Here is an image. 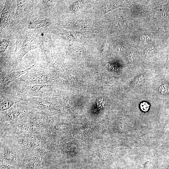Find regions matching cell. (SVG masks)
Listing matches in <instances>:
<instances>
[{"instance_id":"1","label":"cell","mask_w":169,"mask_h":169,"mask_svg":"<svg viewBox=\"0 0 169 169\" xmlns=\"http://www.w3.org/2000/svg\"><path fill=\"white\" fill-rule=\"evenodd\" d=\"M53 135L49 129L31 134L3 135L1 136L0 141L11 146L23 158L28 153L44 148L50 141Z\"/></svg>"},{"instance_id":"2","label":"cell","mask_w":169,"mask_h":169,"mask_svg":"<svg viewBox=\"0 0 169 169\" xmlns=\"http://www.w3.org/2000/svg\"><path fill=\"white\" fill-rule=\"evenodd\" d=\"M50 125L51 122L47 115L34 112L28 113L18 122L1 129V136L34 133L50 129Z\"/></svg>"},{"instance_id":"3","label":"cell","mask_w":169,"mask_h":169,"mask_svg":"<svg viewBox=\"0 0 169 169\" xmlns=\"http://www.w3.org/2000/svg\"><path fill=\"white\" fill-rule=\"evenodd\" d=\"M48 143L44 148L27 154L23 158L21 169H41L43 159L50 152Z\"/></svg>"},{"instance_id":"4","label":"cell","mask_w":169,"mask_h":169,"mask_svg":"<svg viewBox=\"0 0 169 169\" xmlns=\"http://www.w3.org/2000/svg\"><path fill=\"white\" fill-rule=\"evenodd\" d=\"M1 163L11 165H21L23 158L10 146L0 141Z\"/></svg>"},{"instance_id":"5","label":"cell","mask_w":169,"mask_h":169,"mask_svg":"<svg viewBox=\"0 0 169 169\" xmlns=\"http://www.w3.org/2000/svg\"><path fill=\"white\" fill-rule=\"evenodd\" d=\"M27 108L17 107L9 110L7 113L1 115V129L15 123L28 114Z\"/></svg>"},{"instance_id":"6","label":"cell","mask_w":169,"mask_h":169,"mask_svg":"<svg viewBox=\"0 0 169 169\" xmlns=\"http://www.w3.org/2000/svg\"><path fill=\"white\" fill-rule=\"evenodd\" d=\"M33 66L30 68L26 69L23 71L17 72L11 71L4 73V74H2L3 75L2 76L1 79L2 83L5 85H8L22 74H24L29 69L32 68Z\"/></svg>"},{"instance_id":"7","label":"cell","mask_w":169,"mask_h":169,"mask_svg":"<svg viewBox=\"0 0 169 169\" xmlns=\"http://www.w3.org/2000/svg\"><path fill=\"white\" fill-rule=\"evenodd\" d=\"M3 10L2 11L1 17V27H5L9 21L10 14V5L6 1Z\"/></svg>"},{"instance_id":"8","label":"cell","mask_w":169,"mask_h":169,"mask_svg":"<svg viewBox=\"0 0 169 169\" xmlns=\"http://www.w3.org/2000/svg\"><path fill=\"white\" fill-rule=\"evenodd\" d=\"M50 22L47 20H35L29 23L28 26L31 29L39 28L49 25Z\"/></svg>"},{"instance_id":"9","label":"cell","mask_w":169,"mask_h":169,"mask_svg":"<svg viewBox=\"0 0 169 169\" xmlns=\"http://www.w3.org/2000/svg\"><path fill=\"white\" fill-rule=\"evenodd\" d=\"M145 76L141 75L136 77L130 83V86L131 89H135L140 86L144 82Z\"/></svg>"},{"instance_id":"10","label":"cell","mask_w":169,"mask_h":169,"mask_svg":"<svg viewBox=\"0 0 169 169\" xmlns=\"http://www.w3.org/2000/svg\"><path fill=\"white\" fill-rule=\"evenodd\" d=\"M14 101L9 99H5L1 101V111H4L9 109L14 104Z\"/></svg>"},{"instance_id":"11","label":"cell","mask_w":169,"mask_h":169,"mask_svg":"<svg viewBox=\"0 0 169 169\" xmlns=\"http://www.w3.org/2000/svg\"><path fill=\"white\" fill-rule=\"evenodd\" d=\"M159 91L162 95H167L169 93V85L165 84L161 85L159 88Z\"/></svg>"},{"instance_id":"12","label":"cell","mask_w":169,"mask_h":169,"mask_svg":"<svg viewBox=\"0 0 169 169\" xmlns=\"http://www.w3.org/2000/svg\"><path fill=\"white\" fill-rule=\"evenodd\" d=\"M1 169H21V165H11L1 163Z\"/></svg>"},{"instance_id":"13","label":"cell","mask_w":169,"mask_h":169,"mask_svg":"<svg viewBox=\"0 0 169 169\" xmlns=\"http://www.w3.org/2000/svg\"><path fill=\"white\" fill-rule=\"evenodd\" d=\"M9 40L8 39L3 40L1 43V53H3L8 47L9 44Z\"/></svg>"},{"instance_id":"14","label":"cell","mask_w":169,"mask_h":169,"mask_svg":"<svg viewBox=\"0 0 169 169\" xmlns=\"http://www.w3.org/2000/svg\"><path fill=\"white\" fill-rule=\"evenodd\" d=\"M150 105L146 102H142L140 105V108L143 111L146 112L148 111Z\"/></svg>"},{"instance_id":"15","label":"cell","mask_w":169,"mask_h":169,"mask_svg":"<svg viewBox=\"0 0 169 169\" xmlns=\"http://www.w3.org/2000/svg\"><path fill=\"white\" fill-rule=\"evenodd\" d=\"M54 1H43V3L44 5L46 8H49L51 6H53L54 5L53 4V2Z\"/></svg>"},{"instance_id":"16","label":"cell","mask_w":169,"mask_h":169,"mask_svg":"<svg viewBox=\"0 0 169 169\" xmlns=\"http://www.w3.org/2000/svg\"><path fill=\"white\" fill-rule=\"evenodd\" d=\"M17 8L16 11V13H18V11L22 8V7L23 5V4L25 2V1H17Z\"/></svg>"},{"instance_id":"17","label":"cell","mask_w":169,"mask_h":169,"mask_svg":"<svg viewBox=\"0 0 169 169\" xmlns=\"http://www.w3.org/2000/svg\"><path fill=\"white\" fill-rule=\"evenodd\" d=\"M145 169H152V168L150 164L148 163L145 165Z\"/></svg>"},{"instance_id":"18","label":"cell","mask_w":169,"mask_h":169,"mask_svg":"<svg viewBox=\"0 0 169 169\" xmlns=\"http://www.w3.org/2000/svg\"><path fill=\"white\" fill-rule=\"evenodd\" d=\"M166 67L169 69V56H168L167 61L166 65Z\"/></svg>"}]
</instances>
